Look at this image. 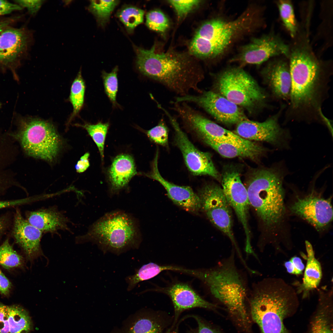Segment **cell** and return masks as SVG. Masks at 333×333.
<instances>
[{"mask_svg":"<svg viewBox=\"0 0 333 333\" xmlns=\"http://www.w3.org/2000/svg\"><path fill=\"white\" fill-rule=\"evenodd\" d=\"M289 58L291 88L286 116L291 120L323 121L321 107L331 74L307 43L296 44L290 48Z\"/></svg>","mask_w":333,"mask_h":333,"instance_id":"6da1fadb","label":"cell"},{"mask_svg":"<svg viewBox=\"0 0 333 333\" xmlns=\"http://www.w3.org/2000/svg\"><path fill=\"white\" fill-rule=\"evenodd\" d=\"M153 46L150 49L135 47L136 64L143 75L161 84L178 96L199 94V84L204 78L200 65L191 57L170 51L157 53Z\"/></svg>","mask_w":333,"mask_h":333,"instance_id":"7a4b0ae2","label":"cell"},{"mask_svg":"<svg viewBox=\"0 0 333 333\" xmlns=\"http://www.w3.org/2000/svg\"><path fill=\"white\" fill-rule=\"evenodd\" d=\"M235 251L207 269H187L185 274L199 279L211 295L224 305L237 325L246 333H251V323L246 302L249 291L246 280L235 264Z\"/></svg>","mask_w":333,"mask_h":333,"instance_id":"3957f363","label":"cell"},{"mask_svg":"<svg viewBox=\"0 0 333 333\" xmlns=\"http://www.w3.org/2000/svg\"><path fill=\"white\" fill-rule=\"evenodd\" d=\"M252 320L261 333H289L284 320L298 304L296 290L279 278L253 284L248 299Z\"/></svg>","mask_w":333,"mask_h":333,"instance_id":"277c9868","label":"cell"},{"mask_svg":"<svg viewBox=\"0 0 333 333\" xmlns=\"http://www.w3.org/2000/svg\"><path fill=\"white\" fill-rule=\"evenodd\" d=\"M261 20L260 12L255 7L247 8L234 20H209L196 32L189 44L190 53L203 59L217 58L236 40L258 27Z\"/></svg>","mask_w":333,"mask_h":333,"instance_id":"5b68a950","label":"cell"},{"mask_svg":"<svg viewBox=\"0 0 333 333\" xmlns=\"http://www.w3.org/2000/svg\"><path fill=\"white\" fill-rule=\"evenodd\" d=\"M282 163L255 171L246 183L250 206L266 228L273 229L281 223L285 216L283 182L287 175Z\"/></svg>","mask_w":333,"mask_h":333,"instance_id":"8992f818","label":"cell"},{"mask_svg":"<svg viewBox=\"0 0 333 333\" xmlns=\"http://www.w3.org/2000/svg\"><path fill=\"white\" fill-rule=\"evenodd\" d=\"M138 222L130 215L115 211L104 215L76 239L78 243L90 242L104 253L119 255L131 249H138L141 242Z\"/></svg>","mask_w":333,"mask_h":333,"instance_id":"52a82bcc","label":"cell"},{"mask_svg":"<svg viewBox=\"0 0 333 333\" xmlns=\"http://www.w3.org/2000/svg\"><path fill=\"white\" fill-rule=\"evenodd\" d=\"M16 136L28 154L49 161L56 157L61 144L53 124L38 118H21Z\"/></svg>","mask_w":333,"mask_h":333,"instance_id":"ba28073f","label":"cell"},{"mask_svg":"<svg viewBox=\"0 0 333 333\" xmlns=\"http://www.w3.org/2000/svg\"><path fill=\"white\" fill-rule=\"evenodd\" d=\"M219 76L217 86L220 95L238 106L250 109L264 103L266 99L265 92L241 68L227 69Z\"/></svg>","mask_w":333,"mask_h":333,"instance_id":"9c48e42d","label":"cell"},{"mask_svg":"<svg viewBox=\"0 0 333 333\" xmlns=\"http://www.w3.org/2000/svg\"><path fill=\"white\" fill-rule=\"evenodd\" d=\"M197 195L201 209L212 224L229 238L237 254H240L232 230L231 208L222 187L215 184H208L199 190Z\"/></svg>","mask_w":333,"mask_h":333,"instance_id":"30bf717a","label":"cell"},{"mask_svg":"<svg viewBox=\"0 0 333 333\" xmlns=\"http://www.w3.org/2000/svg\"><path fill=\"white\" fill-rule=\"evenodd\" d=\"M176 113L185 125L203 142L209 140L245 145L254 143L220 126L187 103L180 105L177 109Z\"/></svg>","mask_w":333,"mask_h":333,"instance_id":"8fae6325","label":"cell"},{"mask_svg":"<svg viewBox=\"0 0 333 333\" xmlns=\"http://www.w3.org/2000/svg\"><path fill=\"white\" fill-rule=\"evenodd\" d=\"M158 108L168 117L174 130L175 143L190 172L194 175H207L220 180L221 177L214 166L210 154L197 149L180 128L176 118L162 105H160Z\"/></svg>","mask_w":333,"mask_h":333,"instance_id":"7c38bea8","label":"cell"},{"mask_svg":"<svg viewBox=\"0 0 333 333\" xmlns=\"http://www.w3.org/2000/svg\"><path fill=\"white\" fill-rule=\"evenodd\" d=\"M221 179L222 188L227 201L234 211L244 230L246 254L253 255L254 252L251 245L248 221L250 204L246 187L241 180L239 172L234 168H229L224 171Z\"/></svg>","mask_w":333,"mask_h":333,"instance_id":"4fadbf2b","label":"cell"},{"mask_svg":"<svg viewBox=\"0 0 333 333\" xmlns=\"http://www.w3.org/2000/svg\"><path fill=\"white\" fill-rule=\"evenodd\" d=\"M173 101L195 104L216 120L226 124H237L247 119L239 106L212 91H203L197 95L177 96Z\"/></svg>","mask_w":333,"mask_h":333,"instance_id":"5bb4252c","label":"cell"},{"mask_svg":"<svg viewBox=\"0 0 333 333\" xmlns=\"http://www.w3.org/2000/svg\"><path fill=\"white\" fill-rule=\"evenodd\" d=\"M290 47L274 33L253 38L241 47L231 61L242 64L260 65L270 58L283 55L289 58Z\"/></svg>","mask_w":333,"mask_h":333,"instance_id":"9a60e30c","label":"cell"},{"mask_svg":"<svg viewBox=\"0 0 333 333\" xmlns=\"http://www.w3.org/2000/svg\"><path fill=\"white\" fill-rule=\"evenodd\" d=\"M281 111L261 122L247 119L241 121L236 124L234 133L249 141L269 143L278 149L288 148L290 138V134L279 123Z\"/></svg>","mask_w":333,"mask_h":333,"instance_id":"2e32d148","label":"cell"},{"mask_svg":"<svg viewBox=\"0 0 333 333\" xmlns=\"http://www.w3.org/2000/svg\"><path fill=\"white\" fill-rule=\"evenodd\" d=\"M34 41L32 31L25 26L6 28L0 36V67L12 70L27 57Z\"/></svg>","mask_w":333,"mask_h":333,"instance_id":"e0dca14e","label":"cell"},{"mask_svg":"<svg viewBox=\"0 0 333 333\" xmlns=\"http://www.w3.org/2000/svg\"><path fill=\"white\" fill-rule=\"evenodd\" d=\"M290 210L318 231L325 229L333 219L331 199H325L312 194L304 198H298L290 207Z\"/></svg>","mask_w":333,"mask_h":333,"instance_id":"ac0fdd59","label":"cell"},{"mask_svg":"<svg viewBox=\"0 0 333 333\" xmlns=\"http://www.w3.org/2000/svg\"><path fill=\"white\" fill-rule=\"evenodd\" d=\"M158 153L156 152L151 172L145 175L159 182L166 190L169 198L175 204L186 211L198 212L201 209L199 198L189 186L174 184L165 179L161 175L158 167Z\"/></svg>","mask_w":333,"mask_h":333,"instance_id":"d6986e66","label":"cell"},{"mask_svg":"<svg viewBox=\"0 0 333 333\" xmlns=\"http://www.w3.org/2000/svg\"><path fill=\"white\" fill-rule=\"evenodd\" d=\"M161 291L167 294L172 302L175 310L173 326L180 314L185 310L196 307L214 310L218 307L203 298L186 283H175Z\"/></svg>","mask_w":333,"mask_h":333,"instance_id":"ffe728a7","label":"cell"},{"mask_svg":"<svg viewBox=\"0 0 333 333\" xmlns=\"http://www.w3.org/2000/svg\"><path fill=\"white\" fill-rule=\"evenodd\" d=\"M42 232L31 224L18 211L14 217L13 234L27 257L33 260L43 255L40 246Z\"/></svg>","mask_w":333,"mask_h":333,"instance_id":"44dd1931","label":"cell"},{"mask_svg":"<svg viewBox=\"0 0 333 333\" xmlns=\"http://www.w3.org/2000/svg\"><path fill=\"white\" fill-rule=\"evenodd\" d=\"M268 84L277 99L289 100L291 88V77L289 63L276 58L269 62L263 70Z\"/></svg>","mask_w":333,"mask_h":333,"instance_id":"7402d4cb","label":"cell"},{"mask_svg":"<svg viewBox=\"0 0 333 333\" xmlns=\"http://www.w3.org/2000/svg\"><path fill=\"white\" fill-rule=\"evenodd\" d=\"M165 321L153 312L141 310L129 316L121 327L110 333H163Z\"/></svg>","mask_w":333,"mask_h":333,"instance_id":"603a6c76","label":"cell"},{"mask_svg":"<svg viewBox=\"0 0 333 333\" xmlns=\"http://www.w3.org/2000/svg\"><path fill=\"white\" fill-rule=\"evenodd\" d=\"M137 173L134 160L127 154H121L114 159L109 171L111 195L125 187Z\"/></svg>","mask_w":333,"mask_h":333,"instance_id":"cb8c5ba5","label":"cell"},{"mask_svg":"<svg viewBox=\"0 0 333 333\" xmlns=\"http://www.w3.org/2000/svg\"><path fill=\"white\" fill-rule=\"evenodd\" d=\"M27 220L42 232L52 233L68 229L67 218L54 208L30 212Z\"/></svg>","mask_w":333,"mask_h":333,"instance_id":"d4e9b609","label":"cell"},{"mask_svg":"<svg viewBox=\"0 0 333 333\" xmlns=\"http://www.w3.org/2000/svg\"><path fill=\"white\" fill-rule=\"evenodd\" d=\"M307 255L304 277L296 291L302 294L303 298L308 297L310 291L317 288L320 282L322 273L321 264L315 258L312 246L308 241L305 242Z\"/></svg>","mask_w":333,"mask_h":333,"instance_id":"484cf974","label":"cell"},{"mask_svg":"<svg viewBox=\"0 0 333 333\" xmlns=\"http://www.w3.org/2000/svg\"><path fill=\"white\" fill-rule=\"evenodd\" d=\"M222 156L227 158H247L252 159L259 158L266 151L265 148L254 143L250 145H240L208 140L204 142Z\"/></svg>","mask_w":333,"mask_h":333,"instance_id":"4316f807","label":"cell"},{"mask_svg":"<svg viewBox=\"0 0 333 333\" xmlns=\"http://www.w3.org/2000/svg\"><path fill=\"white\" fill-rule=\"evenodd\" d=\"M332 298L327 293L319 295L318 310L311 322L310 333H333L331 319Z\"/></svg>","mask_w":333,"mask_h":333,"instance_id":"83f0119b","label":"cell"},{"mask_svg":"<svg viewBox=\"0 0 333 333\" xmlns=\"http://www.w3.org/2000/svg\"><path fill=\"white\" fill-rule=\"evenodd\" d=\"M10 333H29L32 328L31 319L27 311L18 305L9 306Z\"/></svg>","mask_w":333,"mask_h":333,"instance_id":"f1b7e54d","label":"cell"},{"mask_svg":"<svg viewBox=\"0 0 333 333\" xmlns=\"http://www.w3.org/2000/svg\"><path fill=\"white\" fill-rule=\"evenodd\" d=\"M173 268V266L161 265L152 262L144 265L135 274L126 278L127 290H131L140 282L151 279L164 271H172Z\"/></svg>","mask_w":333,"mask_h":333,"instance_id":"f546056e","label":"cell"},{"mask_svg":"<svg viewBox=\"0 0 333 333\" xmlns=\"http://www.w3.org/2000/svg\"><path fill=\"white\" fill-rule=\"evenodd\" d=\"M144 11L132 6H126L119 10L117 16L125 25L128 32L131 33L134 29L143 21Z\"/></svg>","mask_w":333,"mask_h":333,"instance_id":"4dcf8cb0","label":"cell"},{"mask_svg":"<svg viewBox=\"0 0 333 333\" xmlns=\"http://www.w3.org/2000/svg\"><path fill=\"white\" fill-rule=\"evenodd\" d=\"M119 3L118 0H91L88 10L96 17L98 23L103 27Z\"/></svg>","mask_w":333,"mask_h":333,"instance_id":"1f68e13d","label":"cell"},{"mask_svg":"<svg viewBox=\"0 0 333 333\" xmlns=\"http://www.w3.org/2000/svg\"><path fill=\"white\" fill-rule=\"evenodd\" d=\"M85 91V83L80 70L71 87L69 99L73 106V111L68 123L82 108L84 102Z\"/></svg>","mask_w":333,"mask_h":333,"instance_id":"d6a6232c","label":"cell"},{"mask_svg":"<svg viewBox=\"0 0 333 333\" xmlns=\"http://www.w3.org/2000/svg\"><path fill=\"white\" fill-rule=\"evenodd\" d=\"M280 16L284 25L292 37H294L298 27L292 3L289 0H280L277 2Z\"/></svg>","mask_w":333,"mask_h":333,"instance_id":"836d02e7","label":"cell"},{"mask_svg":"<svg viewBox=\"0 0 333 333\" xmlns=\"http://www.w3.org/2000/svg\"><path fill=\"white\" fill-rule=\"evenodd\" d=\"M85 129L97 145L102 161L104 157V147L106 135L109 127L108 123L98 122L96 124H85L78 125Z\"/></svg>","mask_w":333,"mask_h":333,"instance_id":"e575fe53","label":"cell"},{"mask_svg":"<svg viewBox=\"0 0 333 333\" xmlns=\"http://www.w3.org/2000/svg\"><path fill=\"white\" fill-rule=\"evenodd\" d=\"M23 260L10 244L8 239L0 245V265L4 268L9 269L20 266Z\"/></svg>","mask_w":333,"mask_h":333,"instance_id":"d590c367","label":"cell"},{"mask_svg":"<svg viewBox=\"0 0 333 333\" xmlns=\"http://www.w3.org/2000/svg\"><path fill=\"white\" fill-rule=\"evenodd\" d=\"M146 25L153 31L163 33L169 27L168 18L161 11L154 10L149 11L146 15Z\"/></svg>","mask_w":333,"mask_h":333,"instance_id":"8d00e7d4","label":"cell"},{"mask_svg":"<svg viewBox=\"0 0 333 333\" xmlns=\"http://www.w3.org/2000/svg\"><path fill=\"white\" fill-rule=\"evenodd\" d=\"M118 68L116 67L109 73L103 71L102 77L105 92L113 105L116 106L118 84L117 73Z\"/></svg>","mask_w":333,"mask_h":333,"instance_id":"74e56055","label":"cell"},{"mask_svg":"<svg viewBox=\"0 0 333 333\" xmlns=\"http://www.w3.org/2000/svg\"><path fill=\"white\" fill-rule=\"evenodd\" d=\"M168 128L163 117L160 120L158 124L146 131L150 140L160 145L166 146L168 145Z\"/></svg>","mask_w":333,"mask_h":333,"instance_id":"f35d334b","label":"cell"},{"mask_svg":"<svg viewBox=\"0 0 333 333\" xmlns=\"http://www.w3.org/2000/svg\"><path fill=\"white\" fill-rule=\"evenodd\" d=\"M201 1L198 0L168 1L175 10L178 17L180 19L187 15L199 5Z\"/></svg>","mask_w":333,"mask_h":333,"instance_id":"ab89813d","label":"cell"},{"mask_svg":"<svg viewBox=\"0 0 333 333\" xmlns=\"http://www.w3.org/2000/svg\"><path fill=\"white\" fill-rule=\"evenodd\" d=\"M284 265L287 272L290 274L296 275L302 274L305 269L301 259L297 256L292 257L289 261H286Z\"/></svg>","mask_w":333,"mask_h":333,"instance_id":"60d3db41","label":"cell"},{"mask_svg":"<svg viewBox=\"0 0 333 333\" xmlns=\"http://www.w3.org/2000/svg\"><path fill=\"white\" fill-rule=\"evenodd\" d=\"M14 2L23 9L25 8L31 15H35L39 10L43 4V1L16 0Z\"/></svg>","mask_w":333,"mask_h":333,"instance_id":"b9f144b4","label":"cell"},{"mask_svg":"<svg viewBox=\"0 0 333 333\" xmlns=\"http://www.w3.org/2000/svg\"><path fill=\"white\" fill-rule=\"evenodd\" d=\"M191 316L196 321L198 327L190 333H222L219 330L208 323L196 315Z\"/></svg>","mask_w":333,"mask_h":333,"instance_id":"7bdbcfd3","label":"cell"},{"mask_svg":"<svg viewBox=\"0 0 333 333\" xmlns=\"http://www.w3.org/2000/svg\"><path fill=\"white\" fill-rule=\"evenodd\" d=\"M9 306L0 303V333L9 332Z\"/></svg>","mask_w":333,"mask_h":333,"instance_id":"ee69618b","label":"cell"},{"mask_svg":"<svg viewBox=\"0 0 333 333\" xmlns=\"http://www.w3.org/2000/svg\"><path fill=\"white\" fill-rule=\"evenodd\" d=\"M23 9L14 2H11L6 0H0V17L16 11Z\"/></svg>","mask_w":333,"mask_h":333,"instance_id":"f6af8a7d","label":"cell"},{"mask_svg":"<svg viewBox=\"0 0 333 333\" xmlns=\"http://www.w3.org/2000/svg\"><path fill=\"white\" fill-rule=\"evenodd\" d=\"M12 285L0 269V294L8 296L10 294Z\"/></svg>","mask_w":333,"mask_h":333,"instance_id":"bcb514c9","label":"cell"},{"mask_svg":"<svg viewBox=\"0 0 333 333\" xmlns=\"http://www.w3.org/2000/svg\"><path fill=\"white\" fill-rule=\"evenodd\" d=\"M20 15L11 16L6 17H0V36L2 31L7 27L12 26L20 19Z\"/></svg>","mask_w":333,"mask_h":333,"instance_id":"7dc6e473","label":"cell"},{"mask_svg":"<svg viewBox=\"0 0 333 333\" xmlns=\"http://www.w3.org/2000/svg\"><path fill=\"white\" fill-rule=\"evenodd\" d=\"M89 156V154L87 152L85 153L80 157L75 166L77 172L79 173H82L89 166L88 159Z\"/></svg>","mask_w":333,"mask_h":333,"instance_id":"c3c4849f","label":"cell"},{"mask_svg":"<svg viewBox=\"0 0 333 333\" xmlns=\"http://www.w3.org/2000/svg\"><path fill=\"white\" fill-rule=\"evenodd\" d=\"M28 202V199L24 198L17 199L0 201V209L4 208L22 205Z\"/></svg>","mask_w":333,"mask_h":333,"instance_id":"681fc988","label":"cell"},{"mask_svg":"<svg viewBox=\"0 0 333 333\" xmlns=\"http://www.w3.org/2000/svg\"><path fill=\"white\" fill-rule=\"evenodd\" d=\"M4 228V223L2 220H0V232Z\"/></svg>","mask_w":333,"mask_h":333,"instance_id":"f907efd6","label":"cell"}]
</instances>
